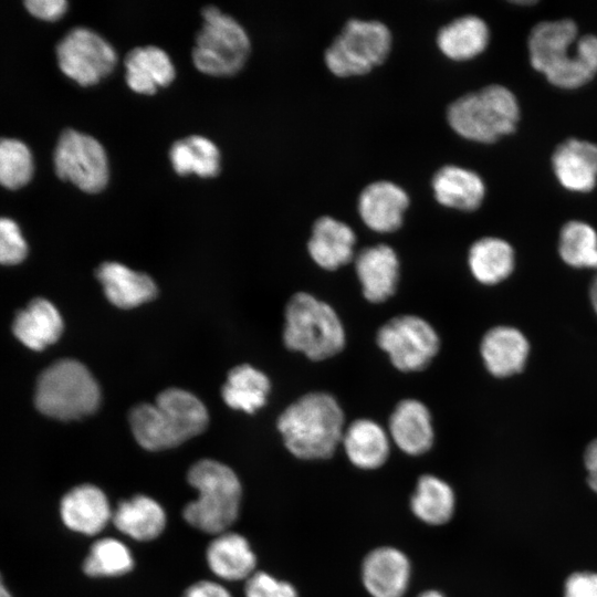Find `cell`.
<instances>
[{"mask_svg": "<svg viewBox=\"0 0 597 597\" xmlns=\"http://www.w3.org/2000/svg\"><path fill=\"white\" fill-rule=\"evenodd\" d=\"M527 51L531 66L555 87L576 90L597 75V35H580L572 19L536 23Z\"/></svg>", "mask_w": 597, "mask_h": 597, "instance_id": "cell-1", "label": "cell"}, {"mask_svg": "<svg viewBox=\"0 0 597 597\" xmlns=\"http://www.w3.org/2000/svg\"><path fill=\"white\" fill-rule=\"evenodd\" d=\"M128 419L138 444L151 451L181 444L200 434L209 421L200 399L179 388L163 390L155 404L133 407Z\"/></svg>", "mask_w": 597, "mask_h": 597, "instance_id": "cell-2", "label": "cell"}, {"mask_svg": "<svg viewBox=\"0 0 597 597\" xmlns=\"http://www.w3.org/2000/svg\"><path fill=\"white\" fill-rule=\"evenodd\" d=\"M277 429L293 455L304 460L327 459L342 442L344 412L332 395L310 392L281 413Z\"/></svg>", "mask_w": 597, "mask_h": 597, "instance_id": "cell-3", "label": "cell"}, {"mask_svg": "<svg viewBox=\"0 0 597 597\" xmlns=\"http://www.w3.org/2000/svg\"><path fill=\"white\" fill-rule=\"evenodd\" d=\"M188 483L198 492L182 510L185 521L205 533L218 535L237 521L242 498L241 483L231 468L203 459L188 471Z\"/></svg>", "mask_w": 597, "mask_h": 597, "instance_id": "cell-4", "label": "cell"}, {"mask_svg": "<svg viewBox=\"0 0 597 597\" xmlns=\"http://www.w3.org/2000/svg\"><path fill=\"white\" fill-rule=\"evenodd\" d=\"M520 117L517 97L501 84H489L467 93L447 108L451 128L461 137L482 144H492L513 134Z\"/></svg>", "mask_w": 597, "mask_h": 597, "instance_id": "cell-5", "label": "cell"}, {"mask_svg": "<svg viewBox=\"0 0 597 597\" xmlns=\"http://www.w3.org/2000/svg\"><path fill=\"white\" fill-rule=\"evenodd\" d=\"M283 341L289 349L312 360L338 354L345 346L343 324L335 310L306 292L295 293L285 307Z\"/></svg>", "mask_w": 597, "mask_h": 597, "instance_id": "cell-6", "label": "cell"}, {"mask_svg": "<svg viewBox=\"0 0 597 597\" xmlns=\"http://www.w3.org/2000/svg\"><path fill=\"white\" fill-rule=\"evenodd\" d=\"M101 391L90 370L75 359H60L39 376L34 402L43 415L59 420H74L93 413L100 406Z\"/></svg>", "mask_w": 597, "mask_h": 597, "instance_id": "cell-7", "label": "cell"}, {"mask_svg": "<svg viewBox=\"0 0 597 597\" xmlns=\"http://www.w3.org/2000/svg\"><path fill=\"white\" fill-rule=\"evenodd\" d=\"M203 24L196 36L192 61L198 71L212 76L233 75L244 65L250 40L241 24L217 7L202 10Z\"/></svg>", "mask_w": 597, "mask_h": 597, "instance_id": "cell-8", "label": "cell"}, {"mask_svg": "<svg viewBox=\"0 0 597 597\" xmlns=\"http://www.w3.org/2000/svg\"><path fill=\"white\" fill-rule=\"evenodd\" d=\"M391 42L385 23L349 19L325 50V64L339 77L363 75L385 62Z\"/></svg>", "mask_w": 597, "mask_h": 597, "instance_id": "cell-9", "label": "cell"}, {"mask_svg": "<svg viewBox=\"0 0 597 597\" xmlns=\"http://www.w3.org/2000/svg\"><path fill=\"white\" fill-rule=\"evenodd\" d=\"M53 161L59 178L85 192H100L108 182L109 167L105 149L98 140L84 133L64 130L57 140Z\"/></svg>", "mask_w": 597, "mask_h": 597, "instance_id": "cell-10", "label": "cell"}, {"mask_svg": "<svg viewBox=\"0 0 597 597\" xmlns=\"http://www.w3.org/2000/svg\"><path fill=\"white\" fill-rule=\"evenodd\" d=\"M376 341L391 364L401 371L422 370L440 346L434 328L416 315L391 318L378 329Z\"/></svg>", "mask_w": 597, "mask_h": 597, "instance_id": "cell-11", "label": "cell"}, {"mask_svg": "<svg viewBox=\"0 0 597 597\" xmlns=\"http://www.w3.org/2000/svg\"><path fill=\"white\" fill-rule=\"evenodd\" d=\"M56 56L61 71L82 86L98 83L117 63L114 48L98 33L83 27L72 29L60 41Z\"/></svg>", "mask_w": 597, "mask_h": 597, "instance_id": "cell-12", "label": "cell"}, {"mask_svg": "<svg viewBox=\"0 0 597 597\" xmlns=\"http://www.w3.org/2000/svg\"><path fill=\"white\" fill-rule=\"evenodd\" d=\"M551 163L554 176L564 189L587 193L596 187V143L569 137L555 147Z\"/></svg>", "mask_w": 597, "mask_h": 597, "instance_id": "cell-13", "label": "cell"}, {"mask_svg": "<svg viewBox=\"0 0 597 597\" xmlns=\"http://www.w3.org/2000/svg\"><path fill=\"white\" fill-rule=\"evenodd\" d=\"M408 193L389 180L368 184L358 196V213L363 222L376 232H394L404 221L409 206Z\"/></svg>", "mask_w": 597, "mask_h": 597, "instance_id": "cell-14", "label": "cell"}, {"mask_svg": "<svg viewBox=\"0 0 597 597\" xmlns=\"http://www.w3.org/2000/svg\"><path fill=\"white\" fill-rule=\"evenodd\" d=\"M411 566L396 547L371 551L362 565V580L371 597H402L409 586Z\"/></svg>", "mask_w": 597, "mask_h": 597, "instance_id": "cell-15", "label": "cell"}, {"mask_svg": "<svg viewBox=\"0 0 597 597\" xmlns=\"http://www.w3.org/2000/svg\"><path fill=\"white\" fill-rule=\"evenodd\" d=\"M60 515L69 530L92 536L112 521L113 510L103 490L94 484H81L64 494Z\"/></svg>", "mask_w": 597, "mask_h": 597, "instance_id": "cell-16", "label": "cell"}, {"mask_svg": "<svg viewBox=\"0 0 597 597\" xmlns=\"http://www.w3.org/2000/svg\"><path fill=\"white\" fill-rule=\"evenodd\" d=\"M355 270L367 301L385 302L395 293L399 260L391 247L377 244L363 249L355 259Z\"/></svg>", "mask_w": 597, "mask_h": 597, "instance_id": "cell-17", "label": "cell"}, {"mask_svg": "<svg viewBox=\"0 0 597 597\" xmlns=\"http://www.w3.org/2000/svg\"><path fill=\"white\" fill-rule=\"evenodd\" d=\"M389 436L395 444L409 455H420L433 443L431 415L421 401L404 399L389 418Z\"/></svg>", "mask_w": 597, "mask_h": 597, "instance_id": "cell-18", "label": "cell"}, {"mask_svg": "<svg viewBox=\"0 0 597 597\" xmlns=\"http://www.w3.org/2000/svg\"><path fill=\"white\" fill-rule=\"evenodd\" d=\"M355 242L356 235L348 224L322 216L314 221L307 251L318 266L334 271L353 259Z\"/></svg>", "mask_w": 597, "mask_h": 597, "instance_id": "cell-19", "label": "cell"}, {"mask_svg": "<svg viewBox=\"0 0 597 597\" xmlns=\"http://www.w3.org/2000/svg\"><path fill=\"white\" fill-rule=\"evenodd\" d=\"M481 357L495 377H509L523 370L530 350L525 336L511 326H495L481 341Z\"/></svg>", "mask_w": 597, "mask_h": 597, "instance_id": "cell-20", "label": "cell"}, {"mask_svg": "<svg viewBox=\"0 0 597 597\" xmlns=\"http://www.w3.org/2000/svg\"><path fill=\"white\" fill-rule=\"evenodd\" d=\"M436 200L461 211L478 209L485 196L483 179L475 171L455 165L439 168L431 179Z\"/></svg>", "mask_w": 597, "mask_h": 597, "instance_id": "cell-21", "label": "cell"}, {"mask_svg": "<svg viewBox=\"0 0 597 597\" xmlns=\"http://www.w3.org/2000/svg\"><path fill=\"white\" fill-rule=\"evenodd\" d=\"M125 80L138 94L151 95L175 78V66L169 55L158 46L146 45L129 51L124 60Z\"/></svg>", "mask_w": 597, "mask_h": 597, "instance_id": "cell-22", "label": "cell"}, {"mask_svg": "<svg viewBox=\"0 0 597 597\" xmlns=\"http://www.w3.org/2000/svg\"><path fill=\"white\" fill-rule=\"evenodd\" d=\"M108 301L121 308L136 307L153 300L157 287L145 273L130 270L118 262H104L96 270Z\"/></svg>", "mask_w": 597, "mask_h": 597, "instance_id": "cell-23", "label": "cell"}, {"mask_svg": "<svg viewBox=\"0 0 597 597\" xmlns=\"http://www.w3.org/2000/svg\"><path fill=\"white\" fill-rule=\"evenodd\" d=\"M348 460L363 470L381 467L390 452L389 436L370 419L353 421L343 433L342 442Z\"/></svg>", "mask_w": 597, "mask_h": 597, "instance_id": "cell-24", "label": "cell"}, {"mask_svg": "<svg viewBox=\"0 0 597 597\" xmlns=\"http://www.w3.org/2000/svg\"><path fill=\"white\" fill-rule=\"evenodd\" d=\"M112 522L123 534L136 541L157 538L166 526V513L153 498L144 494L121 501L113 510Z\"/></svg>", "mask_w": 597, "mask_h": 597, "instance_id": "cell-25", "label": "cell"}, {"mask_svg": "<svg viewBox=\"0 0 597 597\" xmlns=\"http://www.w3.org/2000/svg\"><path fill=\"white\" fill-rule=\"evenodd\" d=\"M206 558L211 572L224 580L248 579L256 564L247 538L233 532L218 534L208 545Z\"/></svg>", "mask_w": 597, "mask_h": 597, "instance_id": "cell-26", "label": "cell"}, {"mask_svg": "<svg viewBox=\"0 0 597 597\" xmlns=\"http://www.w3.org/2000/svg\"><path fill=\"white\" fill-rule=\"evenodd\" d=\"M12 331L23 345L42 350L60 338L63 321L50 301L39 297L15 315Z\"/></svg>", "mask_w": 597, "mask_h": 597, "instance_id": "cell-27", "label": "cell"}, {"mask_svg": "<svg viewBox=\"0 0 597 597\" xmlns=\"http://www.w3.org/2000/svg\"><path fill=\"white\" fill-rule=\"evenodd\" d=\"M490 41L486 22L474 14L455 18L440 28L437 45L451 60L467 61L481 54Z\"/></svg>", "mask_w": 597, "mask_h": 597, "instance_id": "cell-28", "label": "cell"}, {"mask_svg": "<svg viewBox=\"0 0 597 597\" xmlns=\"http://www.w3.org/2000/svg\"><path fill=\"white\" fill-rule=\"evenodd\" d=\"M469 269L474 279L486 285L505 280L514 269L512 245L496 237L480 238L469 249Z\"/></svg>", "mask_w": 597, "mask_h": 597, "instance_id": "cell-29", "label": "cell"}, {"mask_svg": "<svg viewBox=\"0 0 597 597\" xmlns=\"http://www.w3.org/2000/svg\"><path fill=\"white\" fill-rule=\"evenodd\" d=\"M412 513L429 525L450 521L455 509L452 488L442 479L427 474L419 478L410 500Z\"/></svg>", "mask_w": 597, "mask_h": 597, "instance_id": "cell-30", "label": "cell"}, {"mask_svg": "<svg viewBox=\"0 0 597 597\" xmlns=\"http://www.w3.org/2000/svg\"><path fill=\"white\" fill-rule=\"evenodd\" d=\"M269 391L266 375L243 364L230 370L221 394L229 407L252 413L265 404Z\"/></svg>", "mask_w": 597, "mask_h": 597, "instance_id": "cell-31", "label": "cell"}, {"mask_svg": "<svg viewBox=\"0 0 597 597\" xmlns=\"http://www.w3.org/2000/svg\"><path fill=\"white\" fill-rule=\"evenodd\" d=\"M169 159L174 170L180 175L196 174L214 177L220 170V151L208 138L191 135L172 144Z\"/></svg>", "mask_w": 597, "mask_h": 597, "instance_id": "cell-32", "label": "cell"}, {"mask_svg": "<svg viewBox=\"0 0 597 597\" xmlns=\"http://www.w3.org/2000/svg\"><path fill=\"white\" fill-rule=\"evenodd\" d=\"M558 253L574 268L597 269V232L587 222L567 221L561 229Z\"/></svg>", "mask_w": 597, "mask_h": 597, "instance_id": "cell-33", "label": "cell"}, {"mask_svg": "<svg viewBox=\"0 0 597 597\" xmlns=\"http://www.w3.org/2000/svg\"><path fill=\"white\" fill-rule=\"evenodd\" d=\"M133 567L130 551L113 537H104L93 543L83 563V572L90 577L122 576Z\"/></svg>", "mask_w": 597, "mask_h": 597, "instance_id": "cell-34", "label": "cell"}, {"mask_svg": "<svg viewBox=\"0 0 597 597\" xmlns=\"http://www.w3.org/2000/svg\"><path fill=\"white\" fill-rule=\"evenodd\" d=\"M33 175V159L28 146L12 138H0V185L8 189L25 186Z\"/></svg>", "mask_w": 597, "mask_h": 597, "instance_id": "cell-35", "label": "cell"}, {"mask_svg": "<svg viewBox=\"0 0 597 597\" xmlns=\"http://www.w3.org/2000/svg\"><path fill=\"white\" fill-rule=\"evenodd\" d=\"M27 253L28 245L18 224L11 219L0 218V263H20Z\"/></svg>", "mask_w": 597, "mask_h": 597, "instance_id": "cell-36", "label": "cell"}, {"mask_svg": "<svg viewBox=\"0 0 597 597\" xmlns=\"http://www.w3.org/2000/svg\"><path fill=\"white\" fill-rule=\"evenodd\" d=\"M245 597H297L293 585L264 572L253 573L245 582Z\"/></svg>", "mask_w": 597, "mask_h": 597, "instance_id": "cell-37", "label": "cell"}, {"mask_svg": "<svg viewBox=\"0 0 597 597\" xmlns=\"http://www.w3.org/2000/svg\"><path fill=\"white\" fill-rule=\"evenodd\" d=\"M564 597H597V574L579 572L565 582Z\"/></svg>", "mask_w": 597, "mask_h": 597, "instance_id": "cell-38", "label": "cell"}, {"mask_svg": "<svg viewBox=\"0 0 597 597\" xmlns=\"http://www.w3.org/2000/svg\"><path fill=\"white\" fill-rule=\"evenodd\" d=\"M24 6L32 15L45 21L59 20L67 10L64 0H28Z\"/></svg>", "mask_w": 597, "mask_h": 597, "instance_id": "cell-39", "label": "cell"}, {"mask_svg": "<svg viewBox=\"0 0 597 597\" xmlns=\"http://www.w3.org/2000/svg\"><path fill=\"white\" fill-rule=\"evenodd\" d=\"M182 597H232L229 590L222 585L210 582L200 580L190 585L184 593Z\"/></svg>", "mask_w": 597, "mask_h": 597, "instance_id": "cell-40", "label": "cell"}, {"mask_svg": "<svg viewBox=\"0 0 597 597\" xmlns=\"http://www.w3.org/2000/svg\"><path fill=\"white\" fill-rule=\"evenodd\" d=\"M584 462L588 473V484L597 493V439L587 446Z\"/></svg>", "mask_w": 597, "mask_h": 597, "instance_id": "cell-41", "label": "cell"}, {"mask_svg": "<svg viewBox=\"0 0 597 597\" xmlns=\"http://www.w3.org/2000/svg\"><path fill=\"white\" fill-rule=\"evenodd\" d=\"M589 296H590L591 305L597 314V275L591 281L590 289H589Z\"/></svg>", "mask_w": 597, "mask_h": 597, "instance_id": "cell-42", "label": "cell"}, {"mask_svg": "<svg viewBox=\"0 0 597 597\" xmlns=\"http://www.w3.org/2000/svg\"><path fill=\"white\" fill-rule=\"evenodd\" d=\"M418 597H444L443 594H441L438 590H427L419 595Z\"/></svg>", "mask_w": 597, "mask_h": 597, "instance_id": "cell-43", "label": "cell"}, {"mask_svg": "<svg viewBox=\"0 0 597 597\" xmlns=\"http://www.w3.org/2000/svg\"><path fill=\"white\" fill-rule=\"evenodd\" d=\"M0 597H12L8 588L2 582L1 575H0Z\"/></svg>", "mask_w": 597, "mask_h": 597, "instance_id": "cell-44", "label": "cell"}]
</instances>
